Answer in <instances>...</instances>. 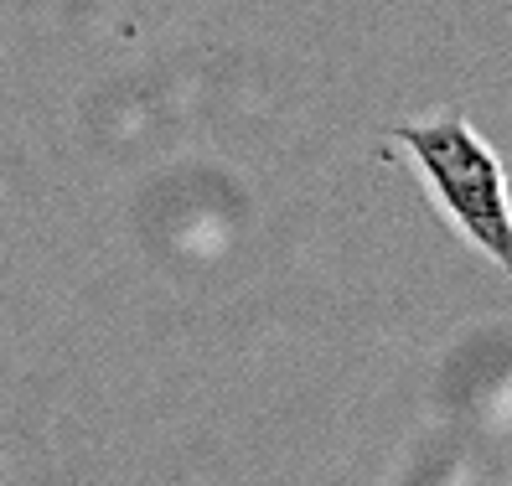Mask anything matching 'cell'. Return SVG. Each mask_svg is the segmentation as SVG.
<instances>
[{
  "label": "cell",
  "instance_id": "cell-1",
  "mask_svg": "<svg viewBox=\"0 0 512 486\" xmlns=\"http://www.w3.org/2000/svg\"><path fill=\"white\" fill-rule=\"evenodd\" d=\"M399 140L414 150L419 171L435 181V192L445 212L471 233L502 269H512V207L502 192L497 156L481 145L476 130H466L461 119H440V125H409Z\"/></svg>",
  "mask_w": 512,
  "mask_h": 486
}]
</instances>
